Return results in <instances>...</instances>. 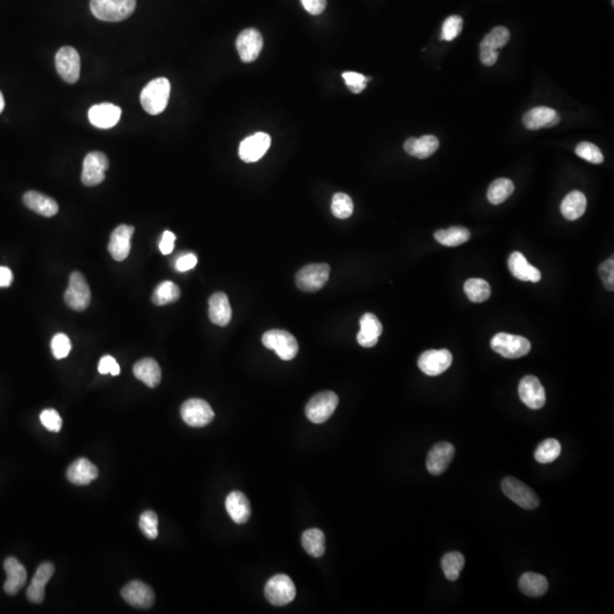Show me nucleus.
<instances>
[{
  "label": "nucleus",
  "instance_id": "obj_41",
  "mask_svg": "<svg viewBox=\"0 0 614 614\" xmlns=\"http://www.w3.org/2000/svg\"><path fill=\"white\" fill-rule=\"evenodd\" d=\"M561 454V444L554 438L541 441L535 451L536 461L541 464L552 463Z\"/></svg>",
  "mask_w": 614,
  "mask_h": 614
},
{
  "label": "nucleus",
  "instance_id": "obj_53",
  "mask_svg": "<svg viewBox=\"0 0 614 614\" xmlns=\"http://www.w3.org/2000/svg\"><path fill=\"white\" fill-rule=\"evenodd\" d=\"M174 242H175L174 233L171 232V231H165L160 242V250L163 255H168V254H171L173 252Z\"/></svg>",
  "mask_w": 614,
  "mask_h": 614
},
{
  "label": "nucleus",
  "instance_id": "obj_35",
  "mask_svg": "<svg viewBox=\"0 0 614 614\" xmlns=\"http://www.w3.org/2000/svg\"><path fill=\"white\" fill-rule=\"evenodd\" d=\"M302 544L306 553L313 558H321L326 552V537L324 533L317 528L304 531Z\"/></svg>",
  "mask_w": 614,
  "mask_h": 614
},
{
  "label": "nucleus",
  "instance_id": "obj_37",
  "mask_svg": "<svg viewBox=\"0 0 614 614\" xmlns=\"http://www.w3.org/2000/svg\"><path fill=\"white\" fill-rule=\"evenodd\" d=\"M514 185L511 180L501 178L489 185L487 198L493 205H499L508 200L513 194Z\"/></svg>",
  "mask_w": 614,
  "mask_h": 614
},
{
  "label": "nucleus",
  "instance_id": "obj_30",
  "mask_svg": "<svg viewBox=\"0 0 614 614\" xmlns=\"http://www.w3.org/2000/svg\"><path fill=\"white\" fill-rule=\"evenodd\" d=\"M508 269H510V272L513 275L514 278L521 281L538 282L541 278V271L529 264L527 258L519 252H514L511 254L510 258H508Z\"/></svg>",
  "mask_w": 614,
  "mask_h": 614
},
{
  "label": "nucleus",
  "instance_id": "obj_49",
  "mask_svg": "<svg viewBox=\"0 0 614 614\" xmlns=\"http://www.w3.org/2000/svg\"><path fill=\"white\" fill-rule=\"evenodd\" d=\"M600 279L603 281L604 286L610 292H613L614 288V260L613 257L606 260L603 264L598 267Z\"/></svg>",
  "mask_w": 614,
  "mask_h": 614
},
{
  "label": "nucleus",
  "instance_id": "obj_8",
  "mask_svg": "<svg viewBox=\"0 0 614 614\" xmlns=\"http://www.w3.org/2000/svg\"><path fill=\"white\" fill-rule=\"evenodd\" d=\"M264 594L270 603L275 606H284L294 600L296 587L288 575H277L267 581Z\"/></svg>",
  "mask_w": 614,
  "mask_h": 614
},
{
  "label": "nucleus",
  "instance_id": "obj_19",
  "mask_svg": "<svg viewBox=\"0 0 614 614\" xmlns=\"http://www.w3.org/2000/svg\"><path fill=\"white\" fill-rule=\"evenodd\" d=\"M454 455L455 449L451 444L445 441L436 444L426 456V470L434 476L444 474L454 459Z\"/></svg>",
  "mask_w": 614,
  "mask_h": 614
},
{
  "label": "nucleus",
  "instance_id": "obj_24",
  "mask_svg": "<svg viewBox=\"0 0 614 614\" xmlns=\"http://www.w3.org/2000/svg\"><path fill=\"white\" fill-rule=\"evenodd\" d=\"M225 508L233 522L244 525L250 520L252 514L250 503L242 491H232L225 499Z\"/></svg>",
  "mask_w": 614,
  "mask_h": 614
},
{
  "label": "nucleus",
  "instance_id": "obj_29",
  "mask_svg": "<svg viewBox=\"0 0 614 614\" xmlns=\"http://www.w3.org/2000/svg\"><path fill=\"white\" fill-rule=\"evenodd\" d=\"M7 579H6L4 589L7 594L14 596L20 592L21 588L24 586L26 581V570L23 564L17 561L15 558H9L4 563Z\"/></svg>",
  "mask_w": 614,
  "mask_h": 614
},
{
  "label": "nucleus",
  "instance_id": "obj_9",
  "mask_svg": "<svg viewBox=\"0 0 614 614\" xmlns=\"http://www.w3.org/2000/svg\"><path fill=\"white\" fill-rule=\"evenodd\" d=\"M510 31L504 26H496L480 44V61L485 66H493L498 58L499 48L510 41Z\"/></svg>",
  "mask_w": 614,
  "mask_h": 614
},
{
  "label": "nucleus",
  "instance_id": "obj_54",
  "mask_svg": "<svg viewBox=\"0 0 614 614\" xmlns=\"http://www.w3.org/2000/svg\"><path fill=\"white\" fill-rule=\"evenodd\" d=\"M13 282V273L9 267H0V288L9 287Z\"/></svg>",
  "mask_w": 614,
  "mask_h": 614
},
{
  "label": "nucleus",
  "instance_id": "obj_11",
  "mask_svg": "<svg viewBox=\"0 0 614 614\" xmlns=\"http://www.w3.org/2000/svg\"><path fill=\"white\" fill-rule=\"evenodd\" d=\"M181 416L185 424L195 428L208 426L214 419V411L208 401L200 399H191L181 406Z\"/></svg>",
  "mask_w": 614,
  "mask_h": 614
},
{
  "label": "nucleus",
  "instance_id": "obj_17",
  "mask_svg": "<svg viewBox=\"0 0 614 614\" xmlns=\"http://www.w3.org/2000/svg\"><path fill=\"white\" fill-rule=\"evenodd\" d=\"M121 595L126 603L137 609H149L155 603L153 589L143 581L135 580L128 583L122 589Z\"/></svg>",
  "mask_w": 614,
  "mask_h": 614
},
{
  "label": "nucleus",
  "instance_id": "obj_2",
  "mask_svg": "<svg viewBox=\"0 0 614 614\" xmlns=\"http://www.w3.org/2000/svg\"><path fill=\"white\" fill-rule=\"evenodd\" d=\"M137 0H91L90 9L93 16L106 22H120L131 16Z\"/></svg>",
  "mask_w": 614,
  "mask_h": 614
},
{
  "label": "nucleus",
  "instance_id": "obj_33",
  "mask_svg": "<svg viewBox=\"0 0 614 614\" xmlns=\"http://www.w3.org/2000/svg\"><path fill=\"white\" fill-rule=\"evenodd\" d=\"M586 208V196L581 191H571L562 202L561 213L569 221H575L583 215Z\"/></svg>",
  "mask_w": 614,
  "mask_h": 614
},
{
  "label": "nucleus",
  "instance_id": "obj_14",
  "mask_svg": "<svg viewBox=\"0 0 614 614\" xmlns=\"http://www.w3.org/2000/svg\"><path fill=\"white\" fill-rule=\"evenodd\" d=\"M453 362V355L447 349H430L418 359L420 370L426 376L436 377L445 372Z\"/></svg>",
  "mask_w": 614,
  "mask_h": 614
},
{
  "label": "nucleus",
  "instance_id": "obj_23",
  "mask_svg": "<svg viewBox=\"0 0 614 614\" xmlns=\"http://www.w3.org/2000/svg\"><path fill=\"white\" fill-rule=\"evenodd\" d=\"M523 124L529 130H538L541 128H553L560 122V116L556 111L550 107H535L523 116Z\"/></svg>",
  "mask_w": 614,
  "mask_h": 614
},
{
  "label": "nucleus",
  "instance_id": "obj_22",
  "mask_svg": "<svg viewBox=\"0 0 614 614\" xmlns=\"http://www.w3.org/2000/svg\"><path fill=\"white\" fill-rule=\"evenodd\" d=\"M55 573V567L53 563L45 562L40 564L34 579H32L31 585L29 586L26 596L29 600L32 603L40 604L45 600V588L46 585L49 583L51 577Z\"/></svg>",
  "mask_w": 614,
  "mask_h": 614
},
{
  "label": "nucleus",
  "instance_id": "obj_38",
  "mask_svg": "<svg viewBox=\"0 0 614 614\" xmlns=\"http://www.w3.org/2000/svg\"><path fill=\"white\" fill-rule=\"evenodd\" d=\"M179 287L172 282V281H164L162 284L158 285V288L155 289L153 294V303L155 305L163 306L168 304L174 303L180 298Z\"/></svg>",
  "mask_w": 614,
  "mask_h": 614
},
{
  "label": "nucleus",
  "instance_id": "obj_12",
  "mask_svg": "<svg viewBox=\"0 0 614 614\" xmlns=\"http://www.w3.org/2000/svg\"><path fill=\"white\" fill-rule=\"evenodd\" d=\"M55 64L59 76L68 83H76L80 78V55L73 47H63L57 51Z\"/></svg>",
  "mask_w": 614,
  "mask_h": 614
},
{
  "label": "nucleus",
  "instance_id": "obj_39",
  "mask_svg": "<svg viewBox=\"0 0 614 614\" xmlns=\"http://www.w3.org/2000/svg\"><path fill=\"white\" fill-rule=\"evenodd\" d=\"M464 292L474 303H483L491 294V286L483 279H469L464 284Z\"/></svg>",
  "mask_w": 614,
  "mask_h": 614
},
{
  "label": "nucleus",
  "instance_id": "obj_43",
  "mask_svg": "<svg viewBox=\"0 0 614 614\" xmlns=\"http://www.w3.org/2000/svg\"><path fill=\"white\" fill-rule=\"evenodd\" d=\"M575 154L589 163H603L604 158L600 149L598 146H595L594 143H588V141H583V143H579L575 148Z\"/></svg>",
  "mask_w": 614,
  "mask_h": 614
},
{
  "label": "nucleus",
  "instance_id": "obj_44",
  "mask_svg": "<svg viewBox=\"0 0 614 614\" xmlns=\"http://www.w3.org/2000/svg\"><path fill=\"white\" fill-rule=\"evenodd\" d=\"M139 527L148 539H156L158 536V518L153 511L143 512L139 519Z\"/></svg>",
  "mask_w": 614,
  "mask_h": 614
},
{
  "label": "nucleus",
  "instance_id": "obj_40",
  "mask_svg": "<svg viewBox=\"0 0 614 614\" xmlns=\"http://www.w3.org/2000/svg\"><path fill=\"white\" fill-rule=\"evenodd\" d=\"M466 564V558L459 552L447 553L441 560L444 575L449 581H455L460 577L461 571Z\"/></svg>",
  "mask_w": 614,
  "mask_h": 614
},
{
  "label": "nucleus",
  "instance_id": "obj_50",
  "mask_svg": "<svg viewBox=\"0 0 614 614\" xmlns=\"http://www.w3.org/2000/svg\"><path fill=\"white\" fill-rule=\"evenodd\" d=\"M98 371L101 374L110 373L112 376H118L121 372V369H120V365L116 362L114 357L106 355V357H101V361H99Z\"/></svg>",
  "mask_w": 614,
  "mask_h": 614
},
{
  "label": "nucleus",
  "instance_id": "obj_46",
  "mask_svg": "<svg viewBox=\"0 0 614 614\" xmlns=\"http://www.w3.org/2000/svg\"><path fill=\"white\" fill-rule=\"evenodd\" d=\"M51 352L55 359H62L70 354L72 344L70 338L65 334H56L51 339Z\"/></svg>",
  "mask_w": 614,
  "mask_h": 614
},
{
  "label": "nucleus",
  "instance_id": "obj_13",
  "mask_svg": "<svg viewBox=\"0 0 614 614\" xmlns=\"http://www.w3.org/2000/svg\"><path fill=\"white\" fill-rule=\"evenodd\" d=\"M108 158L101 152H91L86 156L82 168V183L87 187L99 185L105 180V172L108 168Z\"/></svg>",
  "mask_w": 614,
  "mask_h": 614
},
{
  "label": "nucleus",
  "instance_id": "obj_32",
  "mask_svg": "<svg viewBox=\"0 0 614 614\" xmlns=\"http://www.w3.org/2000/svg\"><path fill=\"white\" fill-rule=\"evenodd\" d=\"M135 378L150 388L158 386L162 379L160 365L154 359H143L138 361L133 367Z\"/></svg>",
  "mask_w": 614,
  "mask_h": 614
},
{
  "label": "nucleus",
  "instance_id": "obj_45",
  "mask_svg": "<svg viewBox=\"0 0 614 614\" xmlns=\"http://www.w3.org/2000/svg\"><path fill=\"white\" fill-rule=\"evenodd\" d=\"M463 29V19L459 15H451L447 17L443 24L441 39L444 41H451L461 34Z\"/></svg>",
  "mask_w": 614,
  "mask_h": 614
},
{
  "label": "nucleus",
  "instance_id": "obj_20",
  "mask_svg": "<svg viewBox=\"0 0 614 614\" xmlns=\"http://www.w3.org/2000/svg\"><path fill=\"white\" fill-rule=\"evenodd\" d=\"M133 232L135 227L126 225H118L116 230L113 231L108 244V252L116 261H124L129 256Z\"/></svg>",
  "mask_w": 614,
  "mask_h": 614
},
{
  "label": "nucleus",
  "instance_id": "obj_55",
  "mask_svg": "<svg viewBox=\"0 0 614 614\" xmlns=\"http://www.w3.org/2000/svg\"><path fill=\"white\" fill-rule=\"evenodd\" d=\"M4 108H5V99H4L3 93L0 91V114L3 112Z\"/></svg>",
  "mask_w": 614,
  "mask_h": 614
},
{
  "label": "nucleus",
  "instance_id": "obj_10",
  "mask_svg": "<svg viewBox=\"0 0 614 614\" xmlns=\"http://www.w3.org/2000/svg\"><path fill=\"white\" fill-rule=\"evenodd\" d=\"M65 303L74 311L81 312L87 309L91 300L89 285L80 272L71 275L70 284L64 295Z\"/></svg>",
  "mask_w": 614,
  "mask_h": 614
},
{
  "label": "nucleus",
  "instance_id": "obj_25",
  "mask_svg": "<svg viewBox=\"0 0 614 614\" xmlns=\"http://www.w3.org/2000/svg\"><path fill=\"white\" fill-rule=\"evenodd\" d=\"M359 330L357 334V342L365 348H371L377 345L379 337L382 334V324L378 317L372 313H365L359 320Z\"/></svg>",
  "mask_w": 614,
  "mask_h": 614
},
{
  "label": "nucleus",
  "instance_id": "obj_21",
  "mask_svg": "<svg viewBox=\"0 0 614 614\" xmlns=\"http://www.w3.org/2000/svg\"><path fill=\"white\" fill-rule=\"evenodd\" d=\"M122 111L120 107L110 103L95 105L88 113L90 123L99 129H111L116 126L121 118Z\"/></svg>",
  "mask_w": 614,
  "mask_h": 614
},
{
  "label": "nucleus",
  "instance_id": "obj_36",
  "mask_svg": "<svg viewBox=\"0 0 614 614\" xmlns=\"http://www.w3.org/2000/svg\"><path fill=\"white\" fill-rule=\"evenodd\" d=\"M470 238H471L470 231L462 227H449L446 230H439L435 233L436 240L444 246H460L469 242Z\"/></svg>",
  "mask_w": 614,
  "mask_h": 614
},
{
  "label": "nucleus",
  "instance_id": "obj_16",
  "mask_svg": "<svg viewBox=\"0 0 614 614\" xmlns=\"http://www.w3.org/2000/svg\"><path fill=\"white\" fill-rule=\"evenodd\" d=\"M236 46L242 62H254L263 49V37L256 29H246L237 38Z\"/></svg>",
  "mask_w": 614,
  "mask_h": 614
},
{
  "label": "nucleus",
  "instance_id": "obj_4",
  "mask_svg": "<svg viewBox=\"0 0 614 614\" xmlns=\"http://www.w3.org/2000/svg\"><path fill=\"white\" fill-rule=\"evenodd\" d=\"M262 342L265 347L273 349L284 361L295 359L300 349L296 338L285 330L267 331L262 337Z\"/></svg>",
  "mask_w": 614,
  "mask_h": 614
},
{
  "label": "nucleus",
  "instance_id": "obj_7",
  "mask_svg": "<svg viewBox=\"0 0 614 614\" xmlns=\"http://www.w3.org/2000/svg\"><path fill=\"white\" fill-rule=\"evenodd\" d=\"M503 493L512 502L519 505L525 510H535L538 508L539 498L537 493L528 487L526 483L513 477H506L502 481Z\"/></svg>",
  "mask_w": 614,
  "mask_h": 614
},
{
  "label": "nucleus",
  "instance_id": "obj_28",
  "mask_svg": "<svg viewBox=\"0 0 614 614\" xmlns=\"http://www.w3.org/2000/svg\"><path fill=\"white\" fill-rule=\"evenodd\" d=\"M66 477L73 485H89L98 477V469L87 459H79L71 464Z\"/></svg>",
  "mask_w": 614,
  "mask_h": 614
},
{
  "label": "nucleus",
  "instance_id": "obj_51",
  "mask_svg": "<svg viewBox=\"0 0 614 614\" xmlns=\"http://www.w3.org/2000/svg\"><path fill=\"white\" fill-rule=\"evenodd\" d=\"M197 265V256L193 252H187L183 255L179 256L174 264V267L179 272H185L189 270L194 269Z\"/></svg>",
  "mask_w": 614,
  "mask_h": 614
},
{
  "label": "nucleus",
  "instance_id": "obj_52",
  "mask_svg": "<svg viewBox=\"0 0 614 614\" xmlns=\"http://www.w3.org/2000/svg\"><path fill=\"white\" fill-rule=\"evenodd\" d=\"M300 3L311 15L322 14L327 7V0H300Z\"/></svg>",
  "mask_w": 614,
  "mask_h": 614
},
{
  "label": "nucleus",
  "instance_id": "obj_26",
  "mask_svg": "<svg viewBox=\"0 0 614 614\" xmlns=\"http://www.w3.org/2000/svg\"><path fill=\"white\" fill-rule=\"evenodd\" d=\"M439 148V140L435 135H426L420 138H409L405 141L404 150L419 160H424L435 154Z\"/></svg>",
  "mask_w": 614,
  "mask_h": 614
},
{
  "label": "nucleus",
  "instance_id": "obj_27",
  "mask_svg": "<svg viewBox=\"0 0 614 614\" xmlns=\"http://www.w3.org/2000/svg\"><path fill=\"white\" fill-rule=\"evenodd\" d=\"M208 304H210L208 314H210V321L216 326H227L232 317V309L227 295L225 292H216L210 296Z\"/></svg>",
  "mask_w": 614,
  "mask_h": 614
},
{
  "label": "nucleus",
  "instance_id": "obj_1",
  "mask_svg": "<svg viewBox=\"0 0 614 614\" xmlns=\"http://www.w3.org/2000/svg\"><path fill=\"white\" fill-rule=\"evenodd\" d=\"M171 93V83L166 78H158L149 82L140 93L143 110L150 116H158L164 112L168 104Z\"/></svg>",
  "mask_w": 614,
  "mask_h": 614
},
{
  "label": "nucleus",
  "instance_id": "obj_42",
  "mask_svg": "<svg viewBox=\"0 0 614 614\" xmlns=\"http://www.w3.org/2000/svg\"><path fill=\"white\" fill-rule=\"evenodd\" d=\"M331 212L337 219H348L354 212V204L351 197L342 193L334 195L331 203Z\"/></svg>",
  "mask_w": 614,
  "mask_h": 614
},
{
  "label": "nucleus",
  "instance_id": "obj_15",
  "mask_svg": "<svg viewBox=\"0 0 614 614\" xmlns=\"http://www.w3.org/2000/svg\"><path fill=\"white\" fill-rule=\"evenodd\" d=\"M271 146V137L264 132L246 138L239 146V158L246 163H254L261 160Z\"/></svg>",
  "mask_w": 614,
  "mask_h": 614
},
{
  "label": "nucleus",
  "instance_id": "obj_6",
  "mask_svg": "<svg viewBox=\"0 0 614 614\" xmlns=\"http://www.w3.org/2000/svg\"><path fill=\"white\" fill-rule=\"evenodd\" d=\"M330 275L328 264H309L296 275V285L300 290L315 292L326 286Z\"/></svg>",
  "mask_w": 614,
  "mask_h": 614
},
{
  "label": "nucleus",
  "instance_id": "obj_31",
  "mask_svg": "<svg viewBox=\"0 0 614 614\" xmlns=\"http://www.w3.org/2000/svg\"><path fill=\"white\" fill-rule=\"evenodd\" d=\"M23 202L26 208L45 218H51L56 215L58 212V204L56 200L46 195L40 194L38 191H28L23 196Z\"/></svg>",
  "mask_w": 614,
  "mask_h": 614
},
{
  "label": "nucleus",
  "instance_id": "obj_48",
  "mask_svg": "<svg viewBox=\"0 0 614 614\" xmlns=\"http://www.w3.org/2000/svg\"><path fill=\"white\" fill-rule=\"evenodd\" d=\"M342 79L345 80L348 89L354 93H362L367 87V82L370 80L367 76L357 73V72H345V73H342Z\"/></svg>",
  "mask_w": 614,
  "mask_h": 614
},
{
  "label": "nucleus",
  "instance_id": "obj_3",
  "mask_svg": "<svg viewBox=\"0 0 614 614\" xmlns=\"http://www.w3.org/2000/svg\"><path fill=\"white\" fill-rule=\"evenodd\" d=\"M493 351L505 359H519L531 352V342L525 337L499 332L491 342Z\"/></svg>",
  "mask_w": 614,
  "mask_h": 614
},
{
  "label": "nucleus",
  "instance_id": "obj_34",
  "mask_svg": "<svg viewBox=\"0 0 614 614\" xmlns=\"http://www.w3.org/2000/svg\"><path fill=\"white\" fill-rule=\"evenodd\" d=\"M519 588L529 598H541L546 594L548 581L544 575L539 573H526L520 578Z\"/></svg>",
  "mask_w": 614,
  "mask_h": 614
},
{
  "label": "nucleus",
  "instance_id": "obj_5",
  "mask_svg": "<svg viewBox=\"0 0 614 614\" xmlns=\"http://www.w3.org/2000/svg\"><path fill=\"white\" fill-rule=\"evenodd\" d=\"M339 403L334 392H322L313 396L306 405L305 414L313 424H323L334 414Z\"/></svg>",
  "mask_w": 614,
  "mask_h": 614
},
{
  "label": "nucleus",
  "instance_id": "obj_18",
  "mask_svg": "<svg viewBox=\"0 0 614 614\" xmlns=\"http://www.w3.org/2000/svg\"><path fill=\"white\" fill-rule=\"evenodd\" d=\"M519 396L523 404L529 409H539L546 403V393L538 378L527 376L519 384Z\"/></svg>",
  "mask_w": 614,
  "mask_h": 614
},
{
  "label": "nucleus",
  "instance_id": "obj_47",
  "mask_svg": "<svg viewBox=\"0 0 614 614\" xmlns=\"http://www.w3.org/2000/svg\"><path fill=\"white\" fill-rule=\"evenodd\" d=\"M40 421L42 426H45L46 429L51 432H58L62 429V418L57 413V411L53 409H47L42 411L40 414Z\"/></svg>",
  "mask_w": 614,
  "mask_h": 614
}]
</instances>
